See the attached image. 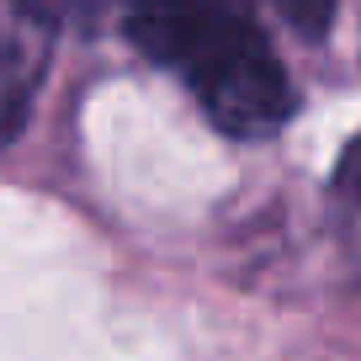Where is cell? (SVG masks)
<instances>
[{
  "instance_id": "6da1fadb",
  "label": "cell",
  "mask_w": 361,
  "mask_h": 361,
  "mask_svg": "<svg viewBox=\"0 0 361 361\" xmlns=\"http://www.w3.org/2000/svg\"><path fill=\"white\" fill-rule=\"evenodd\" d=\"M128 37L176 69L202 112L234 138H266L293 117L298 96L245 0H133Z\"/></svg>"
},
{
  "instance_id": "7a4b0ae2",
  "label": "cell",
  "mask_w": 361,
  "mask_h": 361,
  "mask_svg": "<svg viewBox=\"0 0 361 361\" xmlns=\"http://www.w3.org/2000/svg\"><path fill=\"white\" fill-rule=\"evenodd\" d=\"M54 59V16L37 0H0V144L32 117V102Z\"/></svg>"
},
{
  "instance_id": "3957f363",
  "label": "cell",
  "mask_w": 361,
  "mask_h": 361,
  "mask_svg": "<svg viewBox=\"0 0 361 361\" xmlns=\"http://www.w3.org/2000/svg\"><path fill=\"white\" fill-rule=\"evenodd\" d=\"M271 11L282 16L298 37H314V43L335 27V0H271Z\"/></svg>"
},
{
  "instance_id": "277c9868",
  "label": "cell",
  "mask_w": 361,
  "mask_h": 361,
  "mask_svg": "<svg viewBox=\"0 0 361 361\" xmlns=\"http://www.w3.org/2000/svg\"><path fill=\"white\" fill-rule=\"evenodd\" d=\"M335 180H340V192L361 197V138H350V144H345V154H340V170H335Z\"/></svg>"
}]
</instances>
